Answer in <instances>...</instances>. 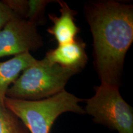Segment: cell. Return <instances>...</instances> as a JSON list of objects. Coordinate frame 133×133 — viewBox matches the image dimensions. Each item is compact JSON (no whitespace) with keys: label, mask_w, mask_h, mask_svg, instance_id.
I'll return each mask as SVG.
<instances>
[{"label":"cell","mask_w":133,"mask_h":133,"mask_svg":"<svg viewBox=\"0 0 133 133\" xmlns=\"http://www.w3.org/2000/svg\"><path fill=\"white\" fill-rule=\"evenodd\" d=\"M83 100L65 90L46 99L25 101L6 97V107L17 116L30 133H49L59 116L66 112L85 114Z\"/></svg>","instance_id":"7a4b0ae2"},{"label":"cell","mask_w":133,"mask_h":133,"mask_svg":"<svg viewBox=\"0 0 133 133\" xmlns=\"http://www.w3.org/2000/svg\"><path fill=\"white\" fill-rule=\"evenodd\" d=\"M30 52L15 56L5 62H0V102L4 103L9 88L20 74L36 62Z\"/></svg>","instance_id":"ba28073f"},{"label":"cell","mask_w":133,"mask_h":133,"mask_svg":"<svg viewBox=\"0 0 133 133\" xmlns=\"http://www.w3.org/2000/svg\"><path fill=\"white\" fill-rule=\"evenodd\" d=\"M86 103L85 114L95 123L118 133H133L132 107L122 97L119 86L101 84Z\"/></svg>","instance_id":"277c9868"},{"label":"cell","mask_w":133,"mask_h":133,"mask_svg":"<svg viewBox=\"0 0 133 133\" xmlns=\"http://www.w3.org/2000/svg\"><path fill=\"white\" fill-rule=\"evenodd\" d=\"M45 57L50 62L78 71L84 67L88 62L85 44L76 38L70 43L58 45L56 49L50 50Z\"/></svg>","instance_id":"8992f818"},{"label":"cell","mask_w":133,"mask_h":133,"mask_svg":"<svg viewBox=\"0 0 133 133\" xmlns=\"http://www.w3.org/2000/svg\"><path fill=\"white\" fill-rule=\"evenodd\" d=\"M78 72L50 62L46 57L37 60L11 86L6 97L38 101L52 97L65 90L68 81Z\"/></svg>","instance_id":"3957f363"},{"label":"cell","mask_w":133,"mask_h":133,"mask_svg":"<svg viewBox=\"0 0 133 133\" xmlns=\"http://www.w3.org/2000/svg\"><path fill=\"white\" fill-rule=\"evenodd\" d=\"M17 16L10 9L3 1H0V30L10 20Z\"/></svg>","instance_id":"8fae6325"},{"label":"cell","mask_w":133,"mask_h":133,"mask_svg":"<svg viewBox=\"0 0 133 133\" xmlns=\"http://www.w3.org/2000/svg\"><path fill=\"white\" fill-rule=\"evenodd\" d=\"M36 25L16 16L0 30V58L39 49L43 38Z\"/></svg>","instance_id":"5b68a950"},{"label":"cell","mask_w":133,"mask_h":133,"mask_svg":"<svg viewBox=\"0 0 133 133\" xmlns=\"http://www.w3.org/2000/svg\"><path fill=\"white\" fill-rule=\"evenodd\" d=\"M57 2L60 6L61 15L57 17L54 14H49L53 25L48 31L54 36L58 44L62 45L74 41L79 30L75 22L76 11L71 9L64 1H57Z\"/></svg>","instance_id":"52a82bcc"},{"label":"cell","mask_w":133,"mask_h":133,"mask_svg":"<svg viewBox=\"0 0 133 133\" xmlns=\"http://www.w3.org/2000/svg\"><path fill=\"white\" fill-rule=\"evenodd\" d=\"M10 9L22 19L37 26L44 19L45 8L51 1L46 0H3Z\"/></svg>","instance_id":"9c48e42d"},{"label":"cell","mask_w":133,"mask_h":133,"mask_svg":"<svg viewBox=\"0 0 133 133\" xmlns=\"http://www.w3.org/2000/svg\"><path fill=\"white\" fill-rule=\"evenodd\" d=\"M0 133H30L12 111L0 102Z\"/></svg>","instance_id":"30bf717a"},{"label":"cell","mask_w":133,"mask_h":133,"mask_svg":"<svg viewBox=\"0 0 133 133\" xmlns=\"http://www.w3.org/2000/svg\"><path fill=\"white\" fill-rule=\"evenodd\" d=\"M86 19L93 39L94 66L101 84L119 86L133 41V7L114 1L88 3Z\"/></svg>","instance_id":"6da1fadb"}]
</instances>
